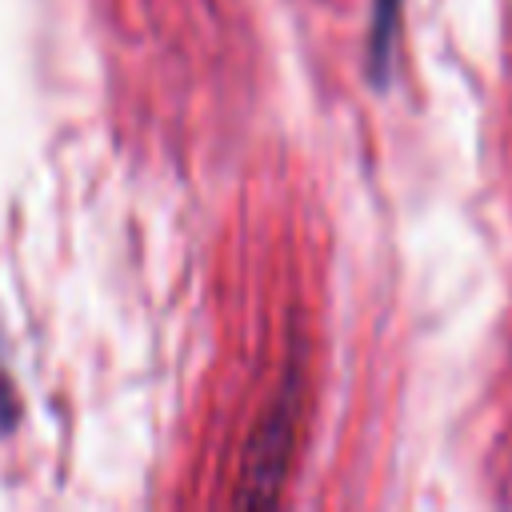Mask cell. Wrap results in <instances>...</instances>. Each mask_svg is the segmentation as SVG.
<instances>
[{
  "instance_id": "cell-1",
  "label": "cell",
  "mask_w": 512,
  "mask_h": 512,
  "mask_svg": "<svg viewBox=\"0 0 512 512\" xmlns=\"http://www.w3.org/2000/svg\"><path fill=\"white\" fill-rule=\"evenodd\" d=\"M292 428H296V420H292V388H288L284 400L264 416L260 432L252 436V444L244 452V492H240V500H248V504L276 500L288 456H292Z\"/></svg>"
},
{
  "instance_id": "cell-2",
  "label": "cell",
  "mask_w": 512,
  "mask_h": 512,
  "mask_svg": "<svg viewBox=\"0 0 512 512\" xmlns=\"http://www.w3.org/2000/svg\"><path fill=\"white\" fill-rule=\"evenodd\" d=\"M396 24H400V0H376L372 4V36H368V68H372L376 84H384V76H388Z\"/></svg>"
},
{
  "instance_id": "cell-3",
  "label": "cell",
  "mask_w": 512,
  "mask_h": 512,
  "mask_svg": "<svg viewBox=\"0 0 512 512\" xmlns=\"http://www.w3.org/2000/svg\"><path fill=\"white\" fill-rule=\"evenodd\" d=\"M16 392H12V384H8V372L0 368V436L4 432H12V424H16Z\"/></svg>"
}]
</instances>
